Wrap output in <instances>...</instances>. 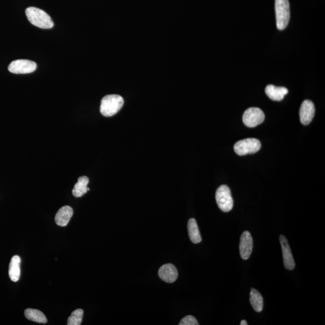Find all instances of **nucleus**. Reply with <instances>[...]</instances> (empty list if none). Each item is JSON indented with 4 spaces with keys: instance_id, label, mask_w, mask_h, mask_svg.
Segmentation results:
<instances>
[{
    "instance_id": "f257e3e1",
    "label": "nucleus",
    "mask_w": 325,
    "mask_h": 325,
    "mask_svg": "<svg viewBox=\"0 0 325 325\" xmlns=\"http://www.w3.org/2000/svg\"><path fill=\"white\" fill-rule=\"evenodd\" d=\"M26 15L30 23L43 29H49L54 26V23L49 15L45 11L35 7L28 8Z\"/></svg>"
},
{
    "instance_id": "f03ea898",
    "label": "nucleus",
    "mask_w": 325,
    "mask_h": 325,
    "mask_svg": "<svg viewBox=\"0 0 325 325\" xmlns=\"http://www.w3.org/2000/svg\"><path fill=\"white\" fill-rule=\"evenodd\" d=\"M124 103L123 98L118 95H108L102 99L100 112L104 116L111 117L121 109Z\"/></svg>"
},
{
    "instance_id": "7ed1b4c3",
    "label": "nucleus",
    "mask_w": 325,
    "mask_h": 325,
    "mask_svg": "<svg viewBox=\"0 0 325 325\" xmlns=\"http://www.w3.org/2000/svg\"><path fill=\"white\" fill-rule=\"evenodd\" d=\"M275 12L278 29L283 30L286 29L290 21L289 0H275Z\"/></svg>"
},
{
    "instance_id": "20e7f679",
    "label": "nucleus",
    "mask_w": 325,
    "mask_h": 325,
    "mask_svg": "<svg viewBox=\"0 0 325 325\" xmlns=\"http://www.w3.org/2000/svg\"><path fill=\"white\" fill-rule=\"evenodd\" d=\"M216 200L219 208L224 212H230L233 208L234 201L230 188L227 185H222L216 192Z\"/></svg>"
},
{
    "instance_id": "39448f33",
    "label": "nucleus",
    "mask_w": 325,
    "mask_h": 325,
    "mask_svg": "<svg viewBox=\"0 0 325 325\" xmlns=\"http://www.w3.org/2000/svg\"><path fill=\"white\" fill-rule=\"evenodd\" d=\"M262 145L258 139L247 138L236 142L234 149L238 156H245L247 154H254L261 148Z\"/></svg>"
},
{
    "instance_id": "423d86ee",
    "label": "nucleus",
    "mask_w": 325,
    "mask_h": 325,
    "mask_svg": "<svg viewBox=\"0 0 325 325\" xmlns=\"http://www.w3.org/2000/svg\"><path fill=\"white\" fill-rule=\"evenodd\" d=\"M264 112L259 108L251 107L247 109L243 114V121L247 127H255L264 121Z\"/></svg>"
},
{
    "instance_id": "0eeeda50",
    "label": "nucleus",
    "mask_w": 325,
    "mask_h": 325,
    "mask_svg": "<svg viewBox=\"0 0 325 325\" xmlns=\"http://www.w3.org/2000/svg\"><path fill=\"white\" fill-rule=\"evenodd\" d=\"M36 69L37 64L35 61L25 59L14 60L8 67L9 72L16 74H30Z\"/></svg>"
},
{
    "instance_id": "6e6552de",
    "label": "nucleus",
    "mask_w": 325,
    "mask_h": 325,
    "mask_svg": "<svg viewBox=\"0 0 325 325\" xmlns=\"http://www.w3.org/2000/svg\"><path fill=\"white\" fill-rule=\"evenodd\" d=\"M240 254L241 257L246 260L250 257L253 249V239L249 231H244L240 241Z\"/></svg>"
},
{
    "instance_id": "1a4fd4ad",
    "label": "nucleus",
    "mask_w": 325,
    "mask_h": 325,
    "mask_svg": "<svg viewBox=\"0 0 325 325\" xmlns=\"http://www.w3.org/2000/svg\"><path fill=\"white\" fill-rule=\"evenodd\" d=\"M282 252H283V262L285 268L287 270L292 271L295 268V260L293 257L289 242L286 237L281 235L280 237Z\"/></svg>"
},
{
    "instance_id": "9d476101",
    "label": "nucleus",
    "mask_w": 325,
    "mask_h": 325,
    "mask_svg": "<svg viewBox=\"0 0 325 325\" xmlns=\"http://www.w3.org/2000/svg\"><path fill=\"white\" fill-rule=\"evenodd\" d=\"M315 114L314 104L310 100L303 102L299 110L300 120L303 125H308L312 121Z\"/></svg>"
},
{
    "instance_id": "9b49d317",
    "label": "nucleus",
    "mask_w": 325,
    "mask_h": 325,
    "mask_svg": "<svg viewBox=\"0 0 325 325\" xmlns=\"http://www.w3.org/2000/svg\"><path fill=\"white\" fill-rule=\"evenodd\" d=\"M161 280L168 283H172L177 279L178 273L177 269L172 264L163 265L159 271Z\"/></svg>"
},
{
    "instance_id": "f8f14e48",
    "label": "nucleus",
    "mask_w": 325,
    "mask_h": 325,
    "mask_svg": "<svg viewBox=\"0 0 325 325\" xmlns=\"http://www.w3.org/2000/svg\"><path fill=\"white\" fill-rule=\"evenodd\" d=\"M73 209L70 206H64L58 210L55 216V221L60 227H66L73 215Z\"/></svg>"
},
{
    "instance_id": "ddd939ff",
    "label": "nucleus",
    "mask_w": 325,
    "mask_h": 325,
    "mask_svg": "<svg viewBox=\"0 0 325 325\" xmlns=\"http://www.w3.org/2000/svg\"><path fill=\"white\" fill-rule=\"evenodd\" d=\"M265 92L272 100L280 101L283 100L285 95L289 93V91L284 87H277L269 85L266 87Z\"/></svg>"
},
{
    "instance_id": "4468645a",
    "label": "nucleus",
    "mask_w": 325,
    "mask_h": 325,
    "mask_svg": "<svg viewBox=\"0 0 325 325\" xmlns=\"http://www.w3.org/2000/svg\"><path fill=\"white\" fill-rule=\"evenodd\" d=\"M21 258L19 256L15 255L12 258L9 268V275L13 282L19 280L21 275Z\"/></svg>"
},
{
    "instance_id": "2eb2a0df",
    "label": "nucleus",
    "mask_w": 325,
    "mask_h": 325,
    "mask_svg": "<svg viewBox=\"0 0 325 325\" xmlns=\"http://www.w3.org/2000/svg\"><path fill=\"white\" fill-rule=\"evenodd\" d=\"M89 179L88 176H82L78 179V182L74 185L73 194L76 198L82 197L90 190L88 187Z\"/></svg>"
},
{
    "instance_id": "dca6fc26",
    "label": "nucleus",
    "mask_w": 325,
    "mask_h": 325,
    "mask_svg": "<svg viewBox=\"0 0 325 325\" xmlns=\"http://www.w3.org/2000/svg\"><path fill=\"white\" fill-rule=\"evenodd\" d=\"M188 236L191 242L197 244L202 240L196 220L190 219L187 224Z\"/></svg>"
},
{
    "instance_id": "f3484780",
    "label": "nucleus",
    "mask_w": 325,
    "mask_h": 325,
    "mask_svg": "<svg viewBox=\"0 0 325 325\" xmlns=\"http://www.w3.org/2000/svg\"><path fill=\"white\" fill-rule=\"evenodd\" d=\"M24 314L28 320L39 323H47V318L44 314L38 309L28 308L25 311Z\"/></svg>"
},
{
    "instance_id": "a211bd4d",
    "label": "nucleus",
    "mask_w": 325,
    "mask_h": 325,
    "mask_svg": "<svg viewBox=\"0 0 325 325\" xmlns=\"http://www.w3.org/2000/svg\"><path fill=\"white\" fill-rule=\"evenodd\" d=\"M250 303L256 312H259L263 310L264 302H263V297L258 291L254 289H252L250 290Z\"/></svg>"
},
{
    "instance_id": "6ab92c4d",
    "label": "nucleus",
    "mask_w": 325,
    "mask_h": 325,
    "mask_svg": "<svg viewBox=\"0 0 325 325\" xmlns=\"http://www.w3.org/2000/svg\"><path fill=\"white\" fill-rule=\"evenodd\" d=\"M83 314V311L82 309H77L76 310L73 311L70 317L68 318V325H80L82 324Z\"/></svg>"
},
{
    "instance_id": "aec40b11",
    "label": "nucleus",
    "mask_w": 325,
    "mask_h": 325,
    "mask_svg": "<svg viewBox=\"0 0 325 325\" xmlns=\"http://www.w3.org/2000/svg\"><path fill=\"white\" fill-rule=\"evenodd\" d=\"M197 320L196 318L192 316V315H187L185 316L181 320L180 323H179V325H198Z\"/></svg>"
},
{
    "instance_id": "412c9836",
    "label": "nucleus",
    "mask_w": 325,
    "mask_h": 325,
    "mask_svg": "<svg viewBox=\"0 0 325 325\" xmlns=\"http://www.w3.org/2000/svg\"><path fill=\"white\" fill-rule=\"evenodd\" d=\"M247 323L245 320H243L242 321H241L240 325H247Z\"/></svg>"
}]
</instances>
